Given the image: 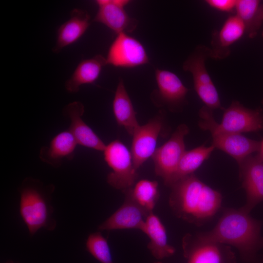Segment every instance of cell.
Instances as JSON below:
<instances>
[{"label": "cell", "mask_w": 263, "mask_h": 263, "mask_svg": "<svg viewBox=\"0 0 263 263\" xmlns=\"http://www.w3.org/2000/svg\"><path fill=\"white\" fill-rule=\"evenodd\" d=\"M169 204L175 215L182 220L201 225L220 209L221 194L205 184L194 173L173 184Z\"/></svg>", "instance_id": "obj_1"}, {"label": "cell", "mask_w": 263, "mask_h": 263, "mask_svg": "<svg viewBox=\"0 0 263 263\" xmlns=\"http://www.w3.org/2000/svg\"><path fill=\"white\" fill-rule=\"evenodd\" d=\"M260 225L242 207L224 212L209 231L197 234L201 239L231 245L246 259L251 258L261 245Z\"/></svg>", "instance_id": "obj_2"}, {"label": "cell", "mask_w": 263, "mask_h": 263, "mask_svg": "<svg viewBox=\"0 0 263 263\" xmlns=\"http://www.w3.org/2000/svg\"><path fill=\"white\" fill-rule=\"evenodd\" d=\"M54 189L53 185L45 186L39 180L31 177L22 181L19 189V213L30 235L41 228L49 231L55 229L56 222L51 205Z\"/></svg>", "instance_id": "obj_3"}, {"label": "cell", "mask_w": 263, "mask_h": 263, "mask_svg": "<svg viewBox=\"0 0 263 263\" xmlns=\"http://www.w3.org/2000/svg\"><path fill=\"white\" fill-rule=\"evenodd\" d=\"M199 126L203 130L212 128L219 131L241 133L256 132L263 129V113L259 109L244 107L238 101H233L224 109L222 121L216 122L213 110L204 106L199 111Z\"/></svg>", "instance_id": "obj_4"}, {"label": "cell", "mask_w": 263, "mask_h": 263, "mask_svg": "<svg viewBox=\"0 0 263 263\" xmlns=\"http://www.w3.org/2000/svg\"><path fill=\"white\" fill-rule=\"evenodd\" d=\"M209 57H211L210 48L199 45L184 62L183 69L191 73L195 91L205 106L213 111L224 109L218 91L206 69L205 62Z\"/></svg>", "instance_id": "obj_5"}, {"label": "cell", "mask_w": 263, "mask_h": 263, "mask_svg": "<svg viewBox=\"0 0 263 263\" xmlns=\"http://www.w3.org/2000/svg\"><path fill=\"white\" fill-rule=\"evenodd\" d=\"M104 160L112 169L107 177V183L123 192L132 187L138 177L131 151L120 140L106 145L103 151Z\"/></svg>", "instance_id": "obj_6"}, {"label": "cell", "mask_w": 263, "mask_h": 263, "mask_svg": "<svg viewBox=\"0 0 263 263\" xmlns=\"http://www.w3.org/2000/svg\"><path fill=\"white\" fill-rule=\"evenodd\" d=\"M188 132L187 125H179L170 138L156 148L151 157L156 175L161 177L167 186L170 187L178 164L186 151L184 138Z\"/></svg>", "instance_id": "obj_7"}, {"label": "cell", "mask_w": 263, "mask_h": 263, "mask_svg": "<svg viewBox=\"0 0 263 263\" xmlns=\"http://www.w3.org/2000/svg\"><path fill=\"white\" fill-rule=\"evenodd\" d=\"M187 263H235V256L227 244L187 234L182 240Z\"/></svg>", "instance_id": "obj_8"}, {"label": "cell", "mask_w": 263, "mask_h": 263, "mask_svg": "<svg viewBox=\"0 0 263 263\" xmlns=\"http://www.w3.org/2000/svg\"><path fill=\"white\" fill-rule=\"evenodd\" d=\"M157 89L150 94L154 104L158 107H166L170 111L181 110L186 103L188 89L174 73L164 69L155 71Z\"/></svg>", "instance_id": "obj_9"}, {"label": "cell", "mask_w": 263, "mask_h": 263, "mask_svg": "<svg viewBox=\"0 0 263 263\" xmlns=\"http://www.w3.org/2000/svg\"><path fill=\"white\" fill-rule=\"evenodd\" d=\"M106 59L107 65L121 68H134L149 63V56L142 43L124 33L117 35Z\"/></svg>", "instance_id": "obj_10"}, {"label": "cell", "mask_w": 263, "mask_h": 263, "mask_svg": "<svg viewBox=\"0 0 263 263\" xmlns=\"http://www.w3.org/2000/svg\"><path fill=\"white\" fill-rule=\"evenodd\" d=\"M164 112L160 110L147 123L140 125L133 135L131 152L136 170L155 152L158 137L164 131Z\"/></svg>", "instance_id": "obj_11"}, {"label": "cell", "mask_w": 263, "mask_h": 263, "mask_svg": "<svg viewBox=\"0 0 263 263\" xmlns=\"http://www.w3.org/2000/svg\"><path fill=\"white\" fill-rule=\"evenodd\" d=\"M130 2L129 0H96L98 8L93 21L104 24L116 35L132 32L138 21L130 17L125 9Z\"/></svg>", "instance_id": "obj_12"}, {"label": "cell", "mask_w": 263, "mask_h": 263, "mask_svg": "<svg viewBox=\"0 0 263 263\" xmlns=\"http://www.w3.org/2000/svg\"><path fill=\"white\" fill-rule=\"evenodd\" d=\"M124 202L98 227L100 231L135 229L141 230L150 214L142 208L125 191Z\"/></svg>", "instance_id": "obj_13"}, {"label": "cell", "mask_w": 263, "mask_h": 263, "mask_svg": "<svg viewBox=\"0 0 263 263\" xmlns=\"http://www.w3.org/2000/svg\"><path fill=\"white\" fill-rule=\"evenodd\" d=\"M239 166L242 186L246 194V202L242 208L249 213L263 201V162L251 155Z\"/></svg>", "instance_id": "obj_14"}, {"label": "cell", "mask_w": 263, "mask_h": 263, "mask_svg": "<svg viewBox=\"0 0 263 263\" xmlns=\"http://www.w3.org/2000/svg\"><path fill=\"white\" fill-rule=\"evenodd\" d=\"M212 145L232 156L239 165L244 159L259 151L260 142L248 138L241 133L219 131L210 128Z\"/></svg>", "instance_id": "obj_15"}, {"label": "cell", "mask_w": 263, "mask_h": 263, "mask_svg": "<svg viewBox=\"0 0 263 263\" xmlns=\"http://www.w3.org/2000/svg\"><path fill=\"white\" fill-rule=\"evenodd\" d=\"M64 113L70 120L68 130L78 145L98 151L104 150L106 144L82 118L84 106L82 103L74 101L69 103L64 108Z\"/></svg>", "instance_id": "obj_16"}, {"label": "cell", "mask_w": 263, "mask_h": 263, "mask_svg": "<svg viewBox=\"0 0 263 263\" xmlns=\"http://www.w3.org/2000/svg\"><path fill=\"white\" fill-rule=\"evenodd\" d=\"M245 33L244 25L236 15L229 16L219 30L211 33V58L224 59L230 54V47Z\"/></svg>", "instance_id": "obj_17"}, {"label": "cell", "mask_w": 263, "mask_h": 263, "mask_svg": "<svg viewBox=\"0 0 263 263\" xmlns=\"http://www.w3.org/2000/svg\"><path fill=\"white\" fill-rule=\"evenodd\" d=\"M91 17L86 10L75 8L70 14L69 19L61 24L57 31V38L53 51L55 53L60 52L80 39L88 29Z\"/></svg>", "instance_id": "obj_18"}, {"label": "cell", "mask_w": 263, "mask_h": 263, "mask_svg": "<svg viewBox=\"0 0 263 263\" xmlns=\"http://www.w3.org/2000/svg\"><path fill=\"white\" fill-rule=\"evenodd\" d=\"M141 231L148 236L147 248L155 259L162 260L175 253V248L168 243L164 225L153 212L148 215Z\"/></svg>", "instance_id": "obj_19"}, {"label": "cell", "mask_w": 263, "mask_h": 263, "mask_svg": "<svg viewBox=\"0 0 263 263\" xmlns=\"http://www.w3.org/2000/svg\"><path fill=\"white\" fill-rule=\"evenodd\" d=\"M77 145L68 130L62 131L52 139L48 146L41 149L39 158L52 167H60L64 159L72 158Z\"/></svg>", "instance_id": "obj_20"}, {"label": "cell", "mask_w": 263, "mask_h": 263, "mask_svg": "<svg viewBox=\"0 0 263 263\" xmlns=\"http://www.w3.org/2000/svg\"><path fill=\"white\" fill-rule=\"evenodd\" d=\"M113 109L117 124L133 136L140 127L132 103L125 88L123 80L120 78L113 102Z\"/></svg>", "instance_id": "obj_21"}, {"label": "cell", "mask_w": 263, "mask_h": 263, "mask_svg": "<svg viewBox=\"0 0 263 263\" xmlns=\"http://www.w3.org/2000/svg\"><path fill=\"white\" fill-rule=\"evenodd\" d=\"M106 65H107L106 57L101 55L82 60L66 81V90L69 93H75L81 86L94 83L98 78L102 68Z\"/></svg>", "instance_id": "obj_22"}, {"label": "cell", "mask_w": 263, "mask_h": 263, "mask_svg": "<svg viewBox=\"0 0 263 263\" xmlns=\"http://www.w3.org/2000/svg\"><path fill=\"white\" fill-rule=\"evenodd\" d=\"M235 12L243 22L248 37L254 38L263 22V4L258 0H238Z\"/></svg>", "instance_id": "obj_23"}, {"label": "cell", "mask_w": 263, "mask_h": 263, "mask_svg": "<svg viewBox=\"0 0 263 263\" xmlns=\"http://www.w3.org/2000/svg\"><path fill=\"white\" fill-rule=\"evenodd\" d=\"M215 149L212 145L209 147L202 145L186 150L178 164L170 187L178 180L193 174L209 157Z\"/></svg>", "instance_id": "obj_24"}, {"label": "cell", "mask_w": 263, "mask_h": 263, "mask_svg": "<svg viewBox=\"0 0 263 263\" xmlns=\"http://www.w3.org/2000/svg\"><path fill=\"white\" fill-rule=\"evenodd\" d=\"M125 191L148 213L153 212L160 196L158 182L148 179L139 181Z\"/></svg>", "instance_id": "obj_25"}, {"label": "cell", "mask_w": 263, "mask_h": 263, "mask_svg": "<svg viewBox=\"0 0 263 263\" xmlns=\"http://www.w3.org/2000/svg\"><path fill=\"white\" fill-rule=\"evenodd\" d=\"M87 251L100 263H115L107 239L100 231L90 234L86 240Z\"/></svg>", "instance_id": "obj_26"}, {"label": "cell", "mask_w": 263, "mask_h": 263, "mask_svg": "<svg viewBox=\"0 0 263 263\" xmlns=\"http://www.w3.org/2000/svg\"><path fill=\"white\" fill-rule=\"evenodd\" d=\"M206 2L211 7L218 11L232 13L235 11L237 0H207Z\"/></svg>", "instance_id": "obj_27"}, {"label": "cell", "mask_w": 263, "mask_h": 263, "mask_svg": "<svg viewBox=\"0 0 263 263\" xmlns=\"http://www.w3.org/2000/svg\"><path fill=\"white\" fill-rule=\"evenodd\" d=\"M255 157L259 160L263 162V139L260 142V148L258 153Z\"/></svg>", "instance_id": "obj_28"}, {"label": "cell", "mask_w": 263, "mask_h": 263, "mask_svg": "<svg viewBox=\"0 0 263 263\" xmlns=\"http://www.w3.org/2000/svg\"><path fill=\"white\" fill-rule=\"evenodd\" d=\"M4 263H19L18 261H15L13 260H8L5 262Z\"/></svg>", "instance_id": "obj_29"}, {"label": "cell", "mask_w": 263, "mask_h": 263, "mask_svg": "<svg viewBox=\"0 0 263 263\" xmlns=\"http://www.w3.org/2000/svg\"><path fill=\"white\" fill-rule=\"evenodd\" d=\"M162 263L160 262H155V263Z\"/></svg>", "instance_id": "obj_30"}, {"label": "cell", "mask_w": 263, "mask_h": 263, "mask_svg": "<svg viewBox=\"0 0 263 263\" xmlns=\"http://www.w3.org/2000/svg\"></svg>", "instance_id": "obj_31"}]
</instances>
